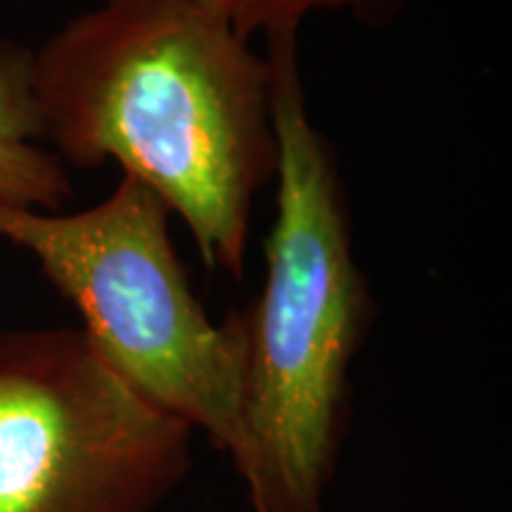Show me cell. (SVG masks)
<instances>
[{"label": "cell", "instance_id": "6da1fadb", "mask_svg": "<svg viewBox=\"0 0 512 512\" xmlns=\"http://www.w3.org/2000/svg\"><path fill=\"white\" fill-rule=\"evenodd\" d=\"M43 140L117 164L188 226L209 271L242 278L278 140L266 53L202 0H102L31 50Z\"/></svg>", "mask_w": 512, "mask_h": 512}, {"label": "cell", "instance_id": "7a4b0ae2", "mask_svg": "<svg viewBox=\"0 0 512 512\" xmlns=\"http://www.w3.org/2000/svg\"><path fill=\"white\" fill-rule=\"evenodd\" d=\"M278 140L266 278L242 311L240 439L230 458L249 512H323L349 403V370L370 325L342 176L306 107L297 38L266 41Z\"/></svg>", "mask_w": 512, "mask_h": 512}, {"label": "cell", "instance_id": "3957f363", "mask_svg": "<svg viewBox=\"0 0 512 512\" xmlns=\"http://www.w3.org/2000/svg\"><path fill=\"white\" fill-rule=\"evenodd\" d=\"M171 211L145 183L81 211L0 204V240L27 249L83 318L110 366L159 408L233 456L240 439L245 328L214 323L178 259Z\"/></svg>", "mask_w": 512, "mask_h": 512}, {"label": "cell", "instance_id": "277c9868", "mask_svg": "<svg viewBox=\"0 0 512 512\" xmlns=\"http://www.w3.org/2000/svg\"><path fill=\"white\" fill-rule=\"evenodd\" d=\"M190 437L83 330L0 332V512H150Z\"/></svg>", "mask_w": 512, "mask_h": 512}, {"label": "cell", "instance_id": "5b68a950", "mask_svg": "<svg viewBox=\"0 0 512 512\" xmlns=\"http://www.w3.org/2000/svg\"><path fill=\"white\" fill-rule=\"evenodd\" d=\"M72 200L69 169L43 140L31 50L0 43V204L64 211Z\"/></svg>", "mask_w": 512, "mask_h": 512}, {"label": "cell", "instance_id": "8992f818", "mask_svg": "<svg viewBox=\"0 0 512 512\" xmlns=\"http://www.w3.org/2000/svg\"><path fill=\"white\" fill-rule=\"evenodd\" d=\"M216 15L238 31L264 41L297 38L299 27L313 12H349L366 24H384L399 12L406 0H202Z\"/></svg>", "mask_w": 512, "mask_h": 512}]
</instances>
